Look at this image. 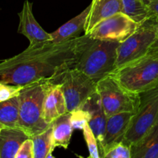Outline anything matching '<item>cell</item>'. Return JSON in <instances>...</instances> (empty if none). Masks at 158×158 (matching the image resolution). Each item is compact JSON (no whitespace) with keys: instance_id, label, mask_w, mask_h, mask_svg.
Wrapping results in <instances>:
<instances>
[{"instance_id":"obj_15","label":"cell","mask_w":158,"mask_h":158,"mask_svg":"<svg viewBox=\"0 0 158 158\" xmlns=\"http://www.w3.org/2000/svg\"><path fill=\"white\" fill-rule=\"evenodd\" d=\"M89 10L90 5L81 13L60 26L55 32H52L51 42L54 43H60L81 36L80 34L84 32L85 25L89 15Z\"/></svg>"},{"instance_id":"obj_21","label":"cell","mask_w":158,"mask_h":158,"mask_svg":"<svg viewBox=\"0 0 158 158\" xmlns=\"http://www.w3.org/2000/svg\"><path fill=\"white\" fill-rule=\"evenodd\" d=\"M123 12L137 23H143L148 18V9L143 0H122Z\"/></svg>"},{"instance_id":"obj_6","label":"cell","mask_w":158,"mask_h":158,"mask_svg":"<svg viewBox=\"0 0 158 158\" xmlns=\"http://www.w3.org/2000/svg\"><path fill=\"white\" fill-rule=\"evenodd\" d=\"M157 23L147 18L132 35L120 43L117 50L116 69L134 63L148 53L157 37Z\"/></svg>"},{"instance_id":"obj_14","label":"cell","mask_w":158,"mask_h":158,"mask_svg":"<svg viewBox=\"0 0 158 158\" xmlns=\"http://www.w3.org/2000/svg\"><path fill=\"white\" fill-rule=\"evenodd\" d=\"M68 112L66 100L60 86L52 83L46 93L43 104V118L51 124L57 117Z\"/></svg>"},{"instance_id":"obj_25","label":"cell","mask_w":158,"mask_h":158,"mask_svg":"<svg viewBox=\"0 0 158 158\" xmlns=\"http://www.w3.org/2000/svg\"><path fill=\"white\" fill-rule=\"evenodd\" d=\"M131 158V146L123 142L119 143L110 148L104 154L103 158Z\"/></svg>"},{"instance_id":"obj_29","label":"cell","mask_w":158,"mask_h":158,"mask_svg":"<svg viewBox=\"0 0 158 158\" xmlns=\"http://www.w3.org/2000/svg\"><path fill=\"white\" fill-rule=\"evenodd\" d=\"M151 1V0H143V3H144L145 5H146V6H147V5L148 4V2H149Z\"/></svg>"},{"instance_id":"obj_30","label":"cell","mask_w":158,"mask_h":158,"mask_svg":"<svg viewBox=\"0 0 158 158\" xmlns=\"http://www.w3.org/2000/svg\"><path fill=\"white\" fill-rule=\"evenodd\" d=\"M5 127H5L4 125H3V124H2V123H0V130H1V129H2V128H5Z\"/></svg>"},{"instance_id":"obj_12","label":"cell","mask_w":158,"mask_h":158,"mask_svg":"<svg viewBox=\"0 0 158 158\" xmlns=\"http://www.w3.org/2000/svg\"><path fill=\"white\" fill-rule=\"evenodd\" d=\"M82 108L86 110L89 113L90 119H89V121L88 123H89V126L92 129L93 132H94V135H95L96 138L98 141L99 150H100V154L103 138H104L107 117H106V114L103 110L100 97L97 94V93L91 96L85 102Z\"/></svg>"},{"instance_id":"obj_1","label":"cell","mask_w":158,"mask_h":158,"mask_svg":"<svg viewBox=\"0 0 158 158\" xmlns=\"http://www.w3.org/2000/svg\"><path fill=\"white\" fill-rule=\"evenodd\" d=\"M92 40L84 34L63 43L49 41L29 46L21 53L0 63V80L20 86L42 80L54 83L65 71L74 67Z\"/></svg>"},{"instance_id":"obj_5","label":"cell","mask_w":158,"mask_h":158,"mask_svg":"<svg viewBox=\"0 0 158 158\" xmlns=\"http://www.w3.org/2000/svg\"><path fill=\"white\" fill-rule=\"evenodd\" d=\"M97 93L107 117L123 112L135 114L138 110L140 94L127 89L111 74L97 82Z\"/></svg>"},{"instance_id":"obj_24","label":"cell","mask_w":158,"mask_h":158,"mask_svg":"<svg viewBox=\"0 0 158 158\" xmlns=\"http://www.w3.org/2000/svg\"><path fill=\"white\" fill-rule=\"evenodd\" d=\"M23 86L11 84L0 80V102L10 100L19 95Z\"/></svg>"},{"instance_id":"obj_27","label":"cell","mask_w":158,"mask_h":158,"mask_svg":"<svg viewBox=\"0 0 158 158\" xmlns=\"http://www.w3.org/2000/svg\"><path fill=\"white\" fill-rule=\"evenodd\" d=\"M148 18L158 24V0H151L147 5Z\"/></svg>"},{"instance_id":"obj_16","label":"cell","mask_w":158,"mask_h":158,"mask_svg":"<svg viewBox=\"0 0 158 158\" xmlns=\"http://www.w3.org/2000/svg\"><path fill=\"white\" fill-rule=\"evenodd\" d=\"M29 136L20 128L0 130V158H15L23 142Z\"/></svg>"},{"instance_id":"obj_7","label":"cell","mask_w":158,"mask_h":158,"mask_svg":"<svg viewBox=\"0 0 158 158\" xmlns=\"http://www.w3.org/2000/svg\"><path fill=\"white\" fill-rule=\"evenodd\" d=\"M60 86L66 100L68 112L82 107L97 93V83L75 67L65 71L54 81Z\"/></svg>"},{"instance_id":"obj_3","label":"cell","mask_w":158,"mask_h":158,"mask_svg":"<svg viewBox=\"0 0 158 158\" xmlns=\"http://www.w3.org/2000/svg\"><path fill=\"white\" fill-rule=\"evenodd\" d=\"M120 43L93 39L81 52L74 67L97 83L116 69L117 50Z\"/></svg>"},{"instance_id":"obj_9","label":"cell","mask_w":158,"mask_h":158,"mask_svg":"<svg viewBox=\"0 0 158 158\" xmlns=\"http://www.w3.org/2000/svg\"><path fill=\"white\" fill-rule=\"evenodd\" d=\"M141 23L136 22L125 12H117L100 22L87 35L94 40L121 43L132 35Z\"/></svg>"},{"instance_id":"obj_4","label":"cell","mask_w":158,"mask_h":158,"mask_svg":"<svg viewBox=\"0 0 158 158\" xmlns=\"http://www.w3.org/2000/svg\"><path fill=\"white\" fill-rule=\"evenodd\" d=\"M124 87L137 94L158 86V55L143 58L116 69L111 73Z\"/></svg>"},{"instance_id":"obj_11","label":"cell","mask_w":158,"mask_h":158,"mask_svg":"<svg viewBox=\"0 0 158 158\" xmlns=\"http://www.w3.org/2000/svg\"><path fill=\"white\" fill-rule=\"evenodd\" d=\"M134 114V113L123 112L107 117L104 138L100 152L101 157H103L110 148L123 141Z\"/></svg>"},{"instance_id":"obj_13","label":"cell","mask_w":158,"mask_h":158,"mask_svg":"<svg viewBox=\"0 0 158 158\" xmlns=\"http://www.w3.org/2000/svg\"><path fill=\"white\" fill-rule=\"evenodd\" d=\"M120 12H123L122 0H92L90 10L85 25L84 34L87 35L102 20Z\"/></svg>"},{"instance_id":"obj_22","label":"cell","mask_w":158,"mask_h":158,"mask_svg":"<svg viewBox=\"0 0 158 158\" xmlns=\"http://www.w3.org/2000/svg\"><path fill=\"white\" fill-rule=\"evenodd\" d=\"M83 137L87 144L88 151L89 153V157L91 158H100V150H99L98 141L93 132L92 129L89 126V123L84 127L83 129Z\"/></svg>"},{"instance_id":"obj_26","label":"cell","mask_w":158,"mask_h":158,"mask_svg":"<svg viewBox=\"0 0 158 158\" xmlns=\"http://www.w3.org/2000/svg\"><path fill=\"white\" fill-rule=\"evenodd\" d=\"M15 158H34L33 142L30 137L23 142Z\"/></svg>"},{"instance_id":"obj_2","label":"cell","mask_w":158,"mask_h":158,"mask_svg":"<svg viewBox=\"0 0 158 158\" xmlns=\"http://www.w3.org/2000/svg\"><path fill=\"white\" fill-rule=\"evenodd\" d=\"M53 83L52 80H42L23 86L19 95V128L29 137L47 129L48 124L43 118V104L48 89Z\"/></svg>"},{"instance_id":"obj_8","label":"cell","mask_w":158,"mask_h":158,"mask_svg":"<svg viewBox=\"0 0 158 158\" xmlns=\"http://www.w3.org/2000/svg\"><path fill=\"white\" fill-rule=\"evenodd\" d=\"M140 96L138 110L131 119L123 141L129 146L139 141L158 121V86Z\"/></svg>"},{"instance_id":"obj_23","label":"cell","mask_w":158,"mask_h":158,"mask_svg":"<svg viewBox=\"0 0 158 158\" xmlns=\"http://www.w3.org/2000/svg\"><path fill=\"white\" fill-rule=\"evenodd\" d=\"M90 115L86 110L80 107L70 112V120L73 130H82L89 123Z\"/></svg>"},{"instance_id":"obj_20","label":"cell","mask_w":158,"mask_h":158,"mask_svg":"<svg viewBox=\"0 0 158 158\" xmlns=\"http://www.w3.org/2000/svg\"><path fill=\"white\" fill-rule=\"evenodd\" d=\"M19 96L0 102V123L6 127L19 128Z\"/></svg>"},{"instance_id":"obj_17","label":"cell","mask_w":158,"mask_h":158,"mask_svg":"<svg viewBox=\"0 0 158 158\" xmlns=\"http://www.w3.org/2000/svg\"><path fill=\"white\" fill-rule=\"evenodd\" d=\"M131 148V158H158V121Z\"/></svg>"},{"instance_id":"obj_10","label":"cell","mask_w":158,"mask_h":158,"mask_svg":"<svg viewBox=\"0 0 158 158\" xmlns=\"http://www.w3.org/2000/svg\"><path fill=\"white\" fill-rule=\"evenodd\" d=\"M18 15L19 17L18 32L29 40V46H35L52 40L51 33L46 32L34 17L32 3L29 0L24 2L23 9Z\"/></svg>"},{"instance_id":"obj_19","label":"cell","mask_w":158,"mask_h":158,"mask_svg":"<svg viewBox=\"0 0 158 158\" xmlns=\"http://www.w3.org/2000/svg\"><path fill=\"white\" fill-rule=\"evenodd\" d=\"M33 142L34 158H53L52 151L56 148L52 137V127L30 137Z\"/></svg>"},{"instance_id":"obj_28","label":"cell","mask_w":158,"mask_h":158,"mask_svg":"<svg viewBox=\"0 0 158 158\" xmlns=\"http://www.w3.org/2000/svg\"><path fill=\"white\" fill-rule=\"evenodd\" d=\"M147 55H158V24L157 26V37Z\"/></svg>"},{"instance_id":"obj_18","label":"cell","mask_w":158,"mask_h":158,"mask_svg":"<svg viewBox=\"0 0 158 158\" xmlns=\"http://www.w3.org/2000/svg\"><path fill=\"white\" fill-rule=\"evenodd\" d=\"M52 137L56 148L67 149L72 137L73 128L70 120V112L57 117L52 123Z\"/></svg>"}]
</instances>
